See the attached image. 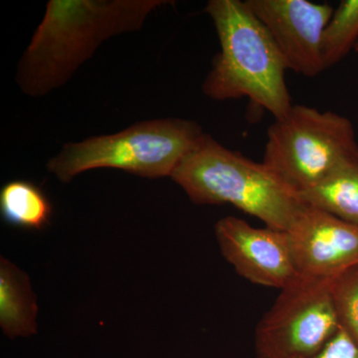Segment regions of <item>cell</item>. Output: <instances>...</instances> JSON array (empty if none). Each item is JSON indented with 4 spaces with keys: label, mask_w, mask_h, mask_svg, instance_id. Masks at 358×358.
Wrapping results in <instances>:
<instances>
[{
    "label": "cell",
    "mask_w": 358,
    "mask_h": 358,
    "mask_svg": "<svg viewBox=\"0 0 358 358\" xmlns=\"http://www.w3.org/2000/svg\"><path fill=\"white\" fill-rule=\"evenodd\" d=\"M357 150L350 119L331 110L294 105L268 129L262 162L299 197Z\"/></svg>",
    "instance_id": "obj_5"
},
{
    "label": "cell",
    "mask_w": 358,
    "mask_h": 358,
    "mask_svg": "<svg viewBox=\"0 0 358 358\" xmlns=\"http://www.w3.org/2000/svg\"><path fill=\"white\" fill-rule=\"evenodd\" d=\"M299 274L333 278L358 265V225L305 204L289 231Z\"/></svg>",
    "instance_id": "obj_9"
},
{
    "label": "cell",
    "mask_w": 358,
    "mask_h": 358,
    "mask_svg": "<svg viewBox=\"0 0 358 358\" xmlns=\"http://www.w3.org/2000/svg\"><path fill=\"white\" fill-rule=\"evenodd\" d=\"M0 212L10 225L41 230L50 222L53 208L41 188L30 181L17 179L1 188Z\"/></svg>",
    "instance_id": "obj_12"
},
{
    "label": "cell",
    "mask_w": 358,
    "mask_h": 358,
    "mask_svg": "<svg viewBox=\"0 0 358 358\" xmlns=\"http://www.w3.org/2000/svg\"><path fill=\"white\" fill-rule=\"evenodd\" d=\"M308 358H358V345L339 327L338 334L320 352Z\"/></svg>",
    "instance_id": "obj_15"
},
{
    "label": "cell",
    "mask_w": 358,
    "mask_h": 358,
    "mask_svg": "<svg viewBox=\"0 0 358 358\" xmlns=\"http://www.w3.org/2000/svg\"><path fill=\"white\" fill-rule=\"evenodd\" d=\"M333 278L299 274L280 289L255 331L256 358H308L338 334Z\"/></svg>",
    "instance_id": "obj_6"
},
{
    "label": "cell",
    "mask_w": 358,
    "mask_h": 358,
    "mask_svg": "<svg viewBox=\"0 0 358 358\" xmlns=\"http://www.w3.org/2000/svg\"><path fill=\"white\" fill-rule=\"evenodd\" d=\"M333 296L339 327L358 345V265L334 275Z\"/></svg>",
    "instance_id": "obj_14"
},
{
    "label": "cell",
    "mask_w": 358,
    "mask_h": 358,
    "mask_svg": "<svg viewBox=\"0 0 358 358\" xmlns=\"http://www.w3.org/2000/svg\"><path fill=\"white\" fill-rule=\"evenodd\" d=\"M215 235L224 258L247 281L282 289L299 275L287 231L226 216L215 224Z\"/></svg>",
    "instance_id": "obj_8"
},
{
    "label": "cell",
    "mask_w": 358,
    "mask_h": 358,
    "mask_svg": "<svg viewBox=\"0 0 358 358\" xmlns=\"http://www.w3.org/2000/svg\"><path fill=\"white\" fill-rule=\"evenodd\" d=\"M246 3L265 26L288 70L310 78L326 70L322 36L333 6L308 0H246Z\"/></svg>",
    "instance_id": "obj_7"
},
{
    "label": "cell",
    "mask_w": 358,
    "mask_h": 358,
    "mask_svg": "<svg viewBox=\"0 0 358 358\" xmlns=\"http://www.w3.org/2000/svg\"><path fill=\"white\" fill-rule=\"evenodd\" d=\"M206 133L199 122L179 117L136 122L124 131L68 143L47 162L61 182L96 169H115L159 178L176 171Z\"/></svg>",
    "instance_id": "obj_4"
},
{
    "label": "cell",
    "mask_w": 358,
    "mask_h": 358,
    "mask_svg": "<svg viewBox=\"0 0 358 358\" xmlns=\"http://www.w3.org/2000/svg\"><path fill=\"white\" fill-rule=\"evenodd\" d=\"M171 178L193 203L230 204L273 229L288 232L305 206L263 162L224 147L208 134Z\"/></svg>",
    "instance_id": "obj_3"
},
{
    "label": "cell",
    "mask_w": 358,
    "mask_h": 358,
    "mask_svg": "<svg viewBox=\"0 0 358 358\" xmlns=\"http://www.w3.org/2000/svg\"><path fill=\"white\" fill-rule=\"evenodd\" d=\"M36 296L29 277L1 257L0 260V327L9 338L37 333Z\"/></svg>",
    "instance_id": "obj_10"
},
{
    "label": "cell",
    "mask_w": 358,
    "mask_h": 358,
    "mask_svg": "<svg viewBox=\"0 0 358 358\" xmlns=\"http://www.w3.org/2000/svg\"><path fill=\"white\" fill-rule=\"evenodd\" d=\"M217 32L220 51L202 84L215 101L248 98L279 119L293 107L286 63L272 37L241 0H210L205 7Z\"/></svg>",
    "instance_id": "obj_2"
},
{
    "label": "cell",
    "mask_w": 358,
    "mask_h": 358,
    "mask_svg": "<svg viewBox=\"0 0 358 358\" xmlns=\"http://www.w3.org/2000/svg\"><path fill=\"white\" fill-rule=\"evenodd\" d=\"M299 199L303 203L358 225V150Z\"/></svg>",
    "instance_id": "obj_11"
},
{
    "label": "cell",
    "mask_w": 358,
    "mask_h": 358,
    "mask_svg": "<svg viewBox=\"0 0 358 358\" xmlns=\"http://www.w3.org/2000/svg\"><path fill=\"white\" fill-rule=\"evenodd\" d=\"M355 50L357 51L358 53V42H357V46H355Z\"/></svg>",
    "instance_id": "obj_16"
},
{
    "label": "cell",
    "mask_w": 358,
    "mask_h": 358,
    "mask_svg": "<svg viewBox=\"0 0 358 358\" xmlns=\"http://www.w3.org/2000/svg\"><path fill=\"white\" fill-rule=\"evenodd\" d=\"M166 0H50L20 58L16 83L30 96L60 88L106 40L138 31Z\"/></svg>",
    "instance_id": "obj_1"
},
{
    "label": "cell",
    "mask_w": 358,
    "mask_h": 358,
    "mask_svg": "<svg viewBox=\"0 0 358 358\" xmlns=\"http://www.w3.org/2000/svg\"><path fill=\"white\" fill-rule=\"evenodd\" d=\"M358 42V0H343L334 10L322 36L324 67L338 64Z\"/></svg>",
    "instance_id": "obj_13"
}]
</instances>
